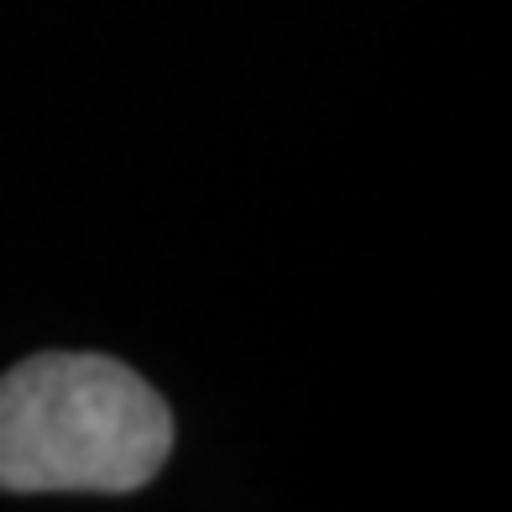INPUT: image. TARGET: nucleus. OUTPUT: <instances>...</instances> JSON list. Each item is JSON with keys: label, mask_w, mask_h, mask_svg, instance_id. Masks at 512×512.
Returning <instances> with one entry per match:
<instances>
[{"label": "nucleus", "mask_w": 512, "mask_h": 512, "mask_svg": "<svg viewBox=\"0 0 512 512\" xmlns=\"http://www.w3.org/2000/svg\"><path fill=\"white\" fill-rule=\"evenodd\" d=\"M168 450V403L115 356L48 351L0 377V492H142Z\"/></svg>", "instance_id": "nucleus-1"}]
</instances>
